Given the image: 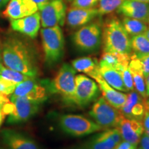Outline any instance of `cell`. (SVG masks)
<instances>
[{"mask_svg": "<svg viewBox=\"0 0 149 149\" xmlns=\"http://www.w3.org/2000/svg\"><path fill=\"white\" fill-rule=\"evenodd\" d=\"M68 1H74V0H68Z\"/></svg>", "mask_w": 149, "mask_h": 149, "instance_id": "49", "label": "cell"}, {"mask_svg": "<svg viewBox=\"0 0 149 149\" xmlns=\"http://www.w3.org/2000/svg\"><path fill=\"white\" fill-rule=\"evenodd\" d=\"M16 84L3 78L0 77V93L5 96L13 94L17 86Z\"/></svg>", "mask_w": 149, "mask_h": 149, "instance_id": "29", "label": "cell"}, {"mask_svg": "<svg viewBox=\"0 0 149 149\" xmlns=\"http://www.w3.org/2000/svg\"><path fill=\"white\" fill-rule=\"evenodd\" d=\"M59 125L67 135L72 137H83L102 130L94 121L80 115L65 114L59 118Z\"/></svg>", "mask_w": 149, "mask_h": 149, "instance_id": "5", "label": "cell"}, {"mask_svg": "<svg viewBox=\"0 0 149 149\" xmlns=\"http://www.w3.org/2000/svg\"><path fill=\"white\" fill-rule=\"evenodd\" d=\"M135 1H140V2H144L146 3H149V0H135Z\"/></svg>", "mask_w": 149, "mask_h": 149, "instance_id": "43", "label": "cell"}, {"mask_svg": "<svg viewBox=\"0 0 149 149\" xmlns=\"http://www.w3.org/2000/svg\"><path fill=\"white\" fill-rule=\"evenodd\" d=\"M117 144L102 133L96 134L91 139L67 149H114Z\"/></svg>", "mask_w": 149, "mask_h": 149, "instance_id": "22", "label": "cell"}, {"mask_svg": "<svg viewBox=\"0 0 149 149\" xmlns=\"http://www.w3.org/2000/svg\"><path fill=\"white\" fill-rule=\"evenodd\" d=\"M146 98L149 96V74L146 79Z\"/></svg>", "mask_w": 149, "mask_h": 149, "instance_id": "38", "label": "cell"}, {"mask_svg": "<svg viewBox=\"0 0 149 149\" xmlns=\"http://www.w3.org/2000/svg\"><path fill=\"white\" fill-rule=\"evenodd\" d=\"M117 11L124 17L146 22L149 13V3L135 0H125L117 9Z\"/></svg>", "mask_w": 149, "mask_h": 149, "instance_id": "19", "label": "cell"}, {"mask_svg": "<svg viewBox=\"0 0 149 149\" xmlns=\"http://www.w3.org/2000/svg\"><path fill=\"white\" fill-rule=\"evenodd\" d=\"M0 149H3V148H1V146H0Z\"/></svg>", "mask_w": 149, "mask_h": 149, "instance_id": "50", "label": "cell"}, {"mask_svg": "<svg viewBox=\"0 0 149 149\" xmlns=\"http://www.w3.org/2000/svg\"><path fill=\"white\" fill-rule=\"evenodd\" d=\"M0 77L9 80V81L18 85L19 83L26 81V80L29 79L32 77H30L29 75L16 71V70L3 67V69L0 72Z\"/></svg>", "mask_w": 149, "mask_h": 149, "instance_id": "27", "label": "cell"}, {"mask_svg": "<svg viewBox=\"0 0 149 149\" xmlns=\"http://www.w3.org/2000/svg\"><path fill=\"white\" fill-rule=\"evenodd\" d=\"M42 103L12 95L10 101L3 105L2 111L5 115H8V123L18 124L26 122L34 116Z\"/></svg>", "mask_w": 149, "mask_h": 149, "instance_id": "4", "label": "cell"}, {"mask_svg": "<svg viewBox=\"0 0 149 149\" xmlns=\"http://www.w3.org/2000/svg\"><path fill=\"white\" fill-rule=\"evenodd\" d=\"M33 1L36 3L37 7H38V10H40L46 3L49 2L50 0H33Z\"/></svg>", "mask_w": 149, "mask_h": 149, "instance_id": "36", "label": "cell"}, {"mask_svg": "<svg viewBox=\"0 0 149 149\" xmlns=\"http://www.w3.org/2000/svg\"><path fill=\"white\" fill-rule=\"evenodd\" d=\"M50 93L49 84L40 82L35 77H31L19 84L13 95L43 102L47 100Z\"/></svg>", "mask_w": 149, "mask_h": 149, "instance_id": "11", "label": "cell"}, {"mask_svg": "<svg viewBox=\"0 0 149 149\" xmlns=\"http://www.w3.org/2000/svg\"><path fill=\"white\" fill-rule=\"evenodd\" d=\"M147 110H148V111H149V108H148V109H147Z\"/></svg>", "mask_w": 149, "mask_h": 149, "instance_id": "52", "label": "cell"}, {"mask_svg": "<svg viewBox=\"0 0 149 149\" xmlns=\"http://www.w3.org/2000/svg\"><path fill=\"white\" fill-rule=\"evenodd\" d=\"M138 146L130 144L128 141L122 140L115 147L114 149H137Z\"/></svg>", "mask_w": 149, "mask_h": 149, "instance_id": "33", "label": "cell"}, {"mask_svg": "<svg viewBox=\"0 0 149 149\" xmlns=\"http://www.w3.org/2000/svg\"><path fill=\"white\" fill-rule=\"evenodd\" d=\"M137 149H141L140 148H139V147H138V148H137Z\"/></svg>", "mask_w": 149, "mask_h": 149, "instance_id": "51", "label": "cell"}, {"mask_svg": "<svg viewBox=\"0 0 149 149\" xmlns=\"http://www.w3.org/2000/svg\"><path fill=\"white\" fill-rule=\"evenodd\" d=\"M102 31L97 23H91L81 26L73 35V42L78 49L90 53L100 48L102 42Z\"/></svg>", "mask_w": 149, "mask_h": 149, "instance_id": "8", "label": "cell"}, {"mask_svg": "<svg viewBox=\"0 0 149 149\" xmlns=\"http://www.w3.org/2000/svg\"><path fill=\"white\" fill-rule=\"evenodd\" d=\"M145 103H146V109H148L149 108V96L146 99V100H145Z\"/></svg>", "mask_w": 149, "mask_h": 149, "instance_id": "42", "label": "cell"}, {"mask_svg": "<svg viewBox=\"0 0 149 149\" xmlns=\"http://www.w3.org/2000/svg\"><path fill=\"white\" fill-rule=\"evenodd\" d=\"M139 148L141 149H149V137L144 133L139 141Z\"/></svg>", "mask_w": 149, "mask_h": 149, "instance_id": "34", "label": "cell"}, {"mask_svg": "<svg viewBox=\"0 0 149 149\" xmlns=\"http://www.w3.org/2000/svg\"><path fill=\"white\" fill-rule=\"evenodd\" d=\"M128 68L133 77L134 90L137 91L143 98L146 100V79L140 61L134 53L130 55Z\"/></svg>", "mask_w": 149, "mask_h": 149, "instance_id": "20", "label": "cell"}, {"mask_svg": "<svg viewBox=\"0 0 149 149\" xmlns=\"http://www.w3.org/2000/svg\"><path fill=\"white\" fill-rule=\"evenodd\" d=\"M44 60L49 66L58 63L64 56L65 41L62 30L59 26L42 28L40 30Z\"/></svg>", "mask_w": 149, "mask_h": 149, "instance_id": "3", "label": "cell"}, {"mask_svg": "<svg viewBox=\"0 0 149 149\" xmlns=\"http://www.w3.org/2000/svg\"><path fill=\"white\" fill-rule=\"evenodd\" d=\"M99 72L104 81L113 88L121 92H128L119 70L99 62Z\"/></svg>", "mask_w": 149, "mask_h": 149, "instance_id": "21", "label": "cell"}, {"mask_svg": "<svg viewBox=\"0 0 149 149\" xmlns=\"http://www.w3.org/2000/svg\"><path fill=\"white\" fill-rule=\"evenodd\" d=\"M91 78L94 79L98 84L102 97L105 99L106 101L109 102L115 109L120 110L125 103L127 94L120 92L111 86L109 84L104 81V79L100 74V72Z\"/></svg>", "mask_w": 149, "mask_h": 149, "instance_id": "17", "label": "cell"}, {"mask_svg": "<svg viewBox=\"0 0 149 149\" xmlns=\"http://www.w3.org/2000/svg\"><path fill=\"white\" fill-rule=\"evenodd\" d=\"M102 39L104 52L128 55L131 53L130 37L118 19L112 18L106 22Z\"/></svg>", "mask_w": 149, "mask_h": 149, "instance_id": "2", "label": "cell"}, {"mask_svg": "<svg viewBox=\"0 0 149 149\" xmlns=\"http://www.w3.org/2000/svg\"><path fill=\"white\" fill-rule=\"evenodd\" d=\"M2 107L3 105H1V104H0V111H2Z\"/></svg>", "mask_w": 149, "mask_h": 149, "instance_id": "48", "label": "cell"}, {"mask_svg": "<svg viewBox=\"0 0 149 149\" xmlns=\"http://www.w3.org/2000/svg\"><path fill=\"white\" fill-rule=\"evenodd\" d=\"M5 117L6 115H4V113H3V111H0V126H1V124H2L3 120H4Z\"/></svg>", "mask_w": 149, "mask_h": 149, "instance_id": "40", "label": "cell"}, {"mask_svg": "<svg viewBox=\"0 0 149 149\" xmlns=\"http://www.w3.org/2000/svg\"><path fill=\"white\" fill-rule=\"evenodd\" d=\"M75 88L73 102L80 107H85L95 100L100 93L99 86L94 79L85 74L75 75Z\"/></svg>", "mask_w": 149, "mask_h": 149, "instance_id": "9", "label": "cell"}, {"mask_svg": "<svg viewBox=\"0 0 149 149\" xmlns=\"http://www.w3.org/2000/svg\"><path fill=\"white\" fill-rule=\"evenodd\" d=\"M10 100L7 98V96L3 95L1 94L0 93V104L1 105H3V104L6 103V102H8Z\"/></svg>", "mask_w": 149, "mask_h": 149, "instance_id": "37", "label": "cell"}, {"mask_svg": "<svg viewBox=\"0 0 149 149\" xmlns=\"http://www.w3.org/2000/svg\"><path fill=\"white\" fill-rule=\"evenodd\" d=\"M144 133H146V135L149 137V129H145L144 130Z\"/></svg>", "mask_w": 149, "mask_h": 149, "instance_id": "45", "label": "cell"}, {"mask_svg": "<svg viewBox=\"0 0 149 149\" xmlns=\"http://www.w3.org/2000/svg\"><path fill=\"white\" fill-rule=\"evenodd\" d=\"M10 0H0V10L4 8L5 6L8 4Z\"/></svg>", "mask_w": 149, "mask_h": 149, "instance_id": "39", "label": "cell"}, {"mask_svg": "<svg viewBox=\"0 0 149 149\" xmlns=\"http://www.w3.org/2000/svg\"><path fill=\"white\" fill-rule=\"evenodd\" d=\"M100 0H74L72 1L71 7L81 8H92L97 6Z\"/></svg>", "mask_w": 149, "mask_h": 149, "instance_id": "31", "label": "cell"}, {"mask_svg": "<svg viewBox=\"0 0 149 149\" xmlns=\"http://www.w3.org/2000/svg\"><path fill=\"white\" fill-rule=\"evenodd\" d=\"M144 34L145 35V36H146L147 38L149 40V26H148V28H147L146 31H145V33H144Z\"/></svg>", "mask_w": 149, "mask_h": 149, "instance_id": "41", "label": "cell"}, {"mask_svg": "<svg viewBox=\"0 0 149 149\" xmlns=\"http://www.w3.org/2000/svg\"><path fill=\"white\" fill-rule=\"evenodd\" d=\"M71 66L76 72L85 73L91 77L99 73V61L91 57H83L73 59L71 61Z\"/></svg>", "mask_w": 149, "mask_h": 149, "instance_id": "23", "label": "cell"}, {"mask_svg": "<svg viewBox=\"0 0 149 149\" xmlns=\"http://www.w3.org/2000/svg\"><path fill=\"white\" fill-rule=\"evenodd\" d=\"M132 51L136 55L149 53V40L144 34H140L130 37Z\"/></svg>", "mask_w": 149, "mask_h": 149, "instance_id": "26", "label": "cell"}, {"mask_svg": "<svg viewBox=\"0 0 149 149\" xmlns=\"http://www.w3.org/2000/svg\"><path fill=\"white\" fill-rule=\"evenodd\" d=\"M130 59V54H122L104 52L99 62L115 68L117 70L128 66Z\"/></svg>", "mask_w": 149, "mask_h": 149, "instance_id": "24", "label": "cell"}, {"mask_svg": "<svg viewBox=\"0 0 149 149\" xmlns=\"http://www.w3.org/2000/svg\"><path fill=\"white\" fill-rule=\"evenodd\" d=\"M38 7L33 0H10L3 15L12 19H17L35 13Z\"/></svg>", "mask_w": 149, "mask_h": 149, "instance_id": "15", "label": "cell"}, {"mask_svg": "<svg viewBox=\"0 0 149 149\" xmlns=\"http://www.w3.org/2000/svg\"><path fill=\"white\" fill-rule=\"evenodd\" d=\"M125 0H100L98 3V15L111 13L117 10Z\"/></svg>", "mask_w": 149, "mask_h": 149, "instance_id": "28", "label": "cell"}, {"mask_svg": "<svg viewBox=\"0 0 149 149\" xmlns=\"http://www.w3.org/2000/svg\"><path fill=\"white\" fill-rule=\"evenodd\" d=\"M75 75L76 70L71 64H63L53 81L49 83L51 93L58 94L65 100L73 102L75 88Z\"/></svg>", "mask_w": 149, "mask_h": 149, "instance_id": "7", "label": "cell"}, {"mask_svg": "<svg viewBox=\"0 0 149 149\" xmlns=\"http://www.w3.org/2000/svg\"><path fill=\"white\" fill-rule=\"evenodd\" d=\"M119 111L126 118L142 121L147 111L145 99L136 91H130L127 94L125 103Z\"/></svg>", "mask_w": 149, "mask_h": 149, "instance_id": "12", "label": "cell"}, {"mask_svg": "<svg viewBox=\"0 0 149 149\" xmlns=\"http://www.w3.org/2000/svg\"><path fill=\"white\" fill-rule=\"evenodd\" d=\"M135 55L137 56V57L140 61L145 79H146L149 74V53L144 54V55H136V54Z\"/></svg>", "mask_w": 149, "mask_h": 149, "instance_id": "32", "label": "cell"}, {"mask_svg": "<svg viewBox=\"0 0 149 149\" xmlns=\"http://www.w3.org/2000/svg\"><path fill=\"white\" fill-rule=\"evenodd\" d=\"M89 115L102 129L106 130L117 128L123 117L120 111L111 106L103 97L95 100Z\"/></svg>", "mask_w": 149, "mask_h": 149, "instance_id": "6", "label": "cell"}, {"mask_svg": "<svg viewBox=\"0 0 149 149\" xmlns=\"http://www.w3.org/2000/svg\"><path fill=\"white\" fill-rule=\"evenodd\" d=\"M1 59L6 68L36 77L38 68L29 48L22 41L9 37L1 44Z\"/></svg>", "mask_w": 149, "mask_h": 149, "instance_id": "1", "label": "cell"}, {"mask_svg": "<svg viewBox=\"0 0 149 149\" xmlns=\"http://www.w3.org/2000/svg\"><path fill=\"white\" fill-rule=\"evenodd\" d=\"M146 24H149V13H148V17H147V19H146Z\"/></svg>", "mask_w": 149, "mask_h": 149, "instance_id": "47", "label": "cell"}, {"mask_svg": "<svg viewBox=\"0 0 149 149\" xmlns=\"http://www.w3.org/2000/svg\"><path fill=\"white\" fill-rule=\"evenodd\" d=\"M1 49H2V46H1V44L0 43V60L1 59Z\"/></svg>", "mask_w": 149, "mask_h": 149, "instance_id": "44", "label": "cell"}, {"mask_svg": "<svg viewBox=\"0 0 149 149\" xmlns=\"http://www.w3.org/2000/svg\"><path fill=\"white\" fill-rule=\"evenodd\" d=\"M66 5L63 0H51L40 10L41 26L50 28L63 26L66 22Z\"/></svg>", "mask_w": 149, "mask_h": 149, "instance_id": "10", "label": "cell"}, {"mask_svg": "<svg viewBox=\"0 0 149 149\" xmlns=\"http://www.w3.org/2000/svg\"><path fill=\"white\" fill-rule=\"evenodd\" d=\"M143 125H144V130L145 129H149V111L147 110L145 113L144 117L142 120Z\"/></svg>", "mask_w": 149, "mask_h": 149, "instance_id": "35", "label": "cell"}, {"mask_svg": "<svg viewBox=\"0 0 149 149\" xmlns=\"http://www.w3.org/2000/svg\"><path fill=\"white\" fill-rule=\"evenodd\" d=\"M121 75H122L123 81H124V86H125L126 90L128 92L134 90V85L133 77H132L131 73H130L128 66L124 67L122 69L120 70Z\"/></svg>", "mask_w": 149, "mask_h": 149, "instance_id": "30", "label": "cell"}, {"mask_svg": "<svg viewBox=\"0 0 149 149\" xmlns=\"http://www.w3.org/2000/svg\"><path fill=\"white\" fill-rule=\"evenodd\" d=\"M117 128L120 131L122 140L138 146L141 136L144 133L142 121L122 117Z\"/></svg>", "mask_w": 149, "mask_h": 149, "instance_id": "14", "label": "cell"}, {"mask_svg": "<svg viewBox=\"0 0 149 149\" xmlns=\"http://www.w3.org/2000/svg\"><path fill=\"white\" fill-rule=\"evenodd\" d=\"M3 67H4V66H3V64H1V63H0V72H1V70L3 69Z\"/></svg>", "mask_w": 149, "mask_h": 149, "instance_id": "46", "label": "cell"}, {"mask_svg": "<svg viewBox=\"0 0 149 149\" xmlns=\"http://www.w3.org/2000/svg\"><path fill=\"white\" fill-rule=\"evenodd\" d=\"M122 24L126 33L131 37L144 34L148 28L146 22L127 17L123 18Z\"/></svg>", "mask_w": 149, "mask_h": 149, "instance_id": "25", "label": "cell"}, {"mask_svg": "<svg viewBox=\"0 0 149 149\" xmlns=\"http://www.w3.org/2000/svg\"><path fill=\"white\" fill-rule=\"evenodd\" d=\"M98 15L97 8H81L71 7L66 14V22L70 28H78L86 25Z\"/></svg>", "mask_w": 149, "mask_h": 149, "instance_id": "18", "label": "cell"}, {"mask_svg": "<svg viewBox=\"0 0 149 149\" xmlns=\"http://www.w3.org/2000/svg\"><path fill=\"white\" fill-rule=\"evenodd\" d=\"M1 135L6 149H40L39 144L32 137L16 130H3Z\"/></svg>", "mask_w": 149, "mask_h": 149, "instance_id": "13", "label": "cell"}, {"mask_svg": "<svg viewBox=\"0 0 149 149\" xmlns=\"http://www.w3.org/2000/svg\"><path fill=\"white\" fill-rule=\"evenodd\" d=\"M10 26L13 31L34 39L38 35L41 26L40 13L37 12L17 19H12Z\"/></svg>", "mask_w": 149, "mask_h": 149, "instance_id": "16", "label": "cell"}]
</instances>
